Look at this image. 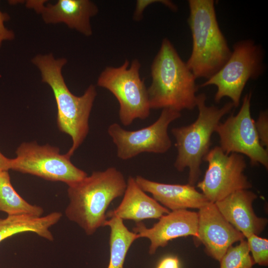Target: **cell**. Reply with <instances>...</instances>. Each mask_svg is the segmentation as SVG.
<instances>
[{"label":"cell","mask_w":268,"mask_h":268,"mask_svg":"<svg viewBox=\"0 0 268 268\" xmlns=\"http://www.w3.org/2000/svg\"><path fill=\"white\" fill-rule=\"evenodd\" d=\"M67 62L65 58L56 59L52 53L37 54L31 60L40 72L42 81L53 92L57 106L58 127L72 139L71 146L66 153L70 157L88 133L89 118L97 91L95 86L91 84L82 95L73 94L62 74V68Z\"/></svg>","instance_id":"obj_1"},{"label":"cell","mask_w":268,"mask_h":268,"mask_svg":"<svg viewBox=\"0 0 268 268\" xmlns=\"http://www.w3.org/2000/svg\"><path fill=\"white\" fill-rule=\"evenodd\" d=\"M127 181L114 167L94 171L90 176L68 186L69 203L65 215L88 235L104 226L106 211L111 202L124 195Z\"/></svg>","instance_id":"obj_2"},{"label":"cell","mask_w":268,"mask_h":268,"mask_svg":"<svg viewBox=\"0 0 268 268\" xmlns=\"http://www.w3.org/2000/svg\"><path fill=\"white\" fill-rule=\"evenodd\" d=\"M151 75L147 88L151 109L170 108L180 112L196 107V78L167 38L152 62Z\"/></svg>","instance_id":"obj_3"},{"label":"cell","mask_w":268,"mask_h":268,"mask_svg":"<svg viewBox=\"0 0 268 268\" xmlns=\"http://www.w3.org/2000/svg\"><path fill=\"white\" fill-rule=\"evenodd\" d=\"M188 23L193 47L186 63L196 78L209 79L230 58L232 51L222 33L213 0H189Z\"/></svg>","instance_id":"obj_4"},{"label":"cell","mask_w":268,"mask_h":268,"mask_svg":"<svg viewBox=\"0 0 268 268\" xmlns=\"http://www.w3.org/2000/svg\"><path fill=\"white\" fill-rule=\"evenodd\" d=\"M206 99L204 94L197 95L198 115L196 121L189 125L171 130L178 152L174 167L180 172L188 168L189 184L193 186L201 175V165L210 150L212 134L215 132L221 118L234 107L231 102L221 108L208 106Z\"/></svg>","instance_id":"obj_5"},{"label":"cell","mask_w":268,"mask_h":268,"mask_svg":"<svg viewBox=\"0 0 268 268\" xmlns=\"http://www.w3.org/2000/svg\"><path fill=\"white\" fill-rule=\"evenodd\" d=\"M128 60L118 67H107L100 74L97 85L107 89L117 99L119 119L128 126L136 119L144 120L150 115L147 88L140 78V63L134 60L131 65Z\"/></svg>","instance_id":"obj_6"},{"label":"cell","mask_w":268,"mask_h":268,"mask_svg":"<svg viewBox=\"0 0 268 268\" xmlns=\"http://www.w3.org/2000/svg\"><path fill=\"white\" fill-rule=\"evenodd\" d=\"M263 58L261 47L254 41L249 39L237 42L225 65L201 87L215 85L217 87L214 96L216 102L227 97L234 107H237L248 80L256 79L263 73Z\"/></svg>","instance_id":"obj_7"},{"label":"cell","mask_w":268,"mask_h":268,"mask_svg":"<svg viewBox=\"0 0 268 268\" xmlns=\"http://www.w3.org/2000/svg\"><path fill=\"white\" fill-rule=\"evenodd\" d=\"M15 153L16 157L11 159L10 169L20 173L62 182L67 186L88 176L72 164L67 154H61L59 148L49 144L40 145L35 141L23 142Z\"/></svg>","instance_id":"obj_8"},{"label":"cell","mask_w":268,"mask_h":268,"mask_svg":"<svg viewBox=\"0 0 268 268\" xmlns=\"http://www.w3.org/2000/svg\"><path fill=\"white\" fill-rule=\"evenodd\" d=\"M181 116L180 112L165 108L155 122L138 130L128 131L117 123L110 125L107 132L117 147L118 157L125 160L143 152H166L172 146L169 126Z\"/></svg>","instance_id":"obj_9"},{"label":"cell","mask_w":268,"mask_h":268,"mask_svg":"<svg viewBox=\"0 0 268 268\" xmlns=\"http://www.w3.org/2000/svg\"><path fill=\"white\" fill-rule=\"evenodd\" d=\"M203 160L208 167L197 187L209 202L215 203L233 192L252 187L244 173L246 163L242 154H227L216 146L209 150Z\"/></svg>","instance_id":"obj_10"},{"label":"cell","mask_w":268,"mask_h":268,"mask_svg":"<svg viewBox=\"0 0 268 268\" xmlns=\"http://www.w3.org/2000/svg\"><path fill=\"white\" fill-rule=\"evenodd\" d=\"M252 93L245 95L238 113L232 114L217 127L220 147L227 154H244L252 165H262L268 168V152L261 144L251 114Z\"/></svg>","instance_id":"obj_11"},{"label":"cell","mask_w":268,"mask_h":268,"mask_svg":"<svg viewBox=\"0 0 268 268\" xmlns=\"http://www.w3.org/2000/svg\"><path fill=\"white\" fill-rule=\"evenodd\" d=\"M45 0H27L25 5L40 14L46 24L64 23L67 26L89 37L92 34L91 17L98 12V7L89 0H59L55 4Z\"/></svg>","instance_id":"obj_12"},{"label":"cell","mask_w":268,"mask_h":268,"mask_svg":"<svg viewBox=\"0 0 268 268\" xmlns=\"http://www.w3.org/2000/svg\"><path fill=\"white\" fill-rule=\"evenodd\" d=\"M198 213L196 239L205 247L206 253L219 262L234 243L245 236L233 227L220 212L214 203L209 202Z\"/></svg>","instance_id":"obj_13"},{"label":"cell","mask_w":268,"mask_h":268,"mask_svg":"<svg viewBox=\"0 0 268 268\" xmlns=\"http://www.w3.org/2000/svg\"><path fill=\"white\" fill-rule=\"evenodd\" d=\"M198 213L187 209L170 211L162 216L151 228L142 222H136L133 231L139 238H146L150 241L149 253L154 254L159 247L166 246L168 242L177 238L193 236L198 237Z\"/></svg>","instance_id":"obj_14"},{"label":"cell","mask_w":268,"mask_h":268,"mask_svg":"<svg viewBox=\"0 0 268 268\" xmlns=\"http://www.w3.org/2000/svg\"><path fill=\"white\" fill-rule=\"evenodd\" d=\"M257 197L252 191L241 190L214 203L226 220L247 238L252 234L259 235L268 223V219L258 217L253 208V202Z\"/></svg>","instance_id":"obj_15"},{"label":"cell","mask_w":268,"mask_h":268,"mask_svg":"<svg viewBox=\"0 0 268 268\" xmlns=\"http://www.w3.org/2000/svg\"><path fill=\"white\" fill-rule=\"evenodd\" d=\"M135 181L144 192L150 193L153 198L171 211L187 208L200 209L209 201L193 185L169 184L152 181L137 176Z\"/></svg>","instance_id":"obj_16"},{"label":"cell","mask_w":268,"mask_h":268,"mask_svg":"<svg viewBox=\"0 0 268 268\" xmlns=\"http://www.w3.org/2000/svg\"><path fill=\"white\" fill-rule=\"evenodd\" d=\"M170 211L146 194L138 186L135 178L130 176L121 202L114 210L107 212L106 216H116L122 220L138 222L146 219H159Z\"/></svg>","instance_id":"obj_17"},{"label":"cell","mask_w":268,"mask_h":268,"mask_svg":"<svg viewBox=\"0 0 268 268\" xmlns=\"http://www.w3.org/2000/svg\"><path fill=\"white\" fill-rule=\"evenodd\" d=\"M62 216L60 212H53L43 216L28 215H7L0 218V243L13 235L33 232L49 241L54 237L50 228L57 223Z\"/></svg>","instance_id":"obj_18"},{"label":"cell","mask_w":268,"mask_h":268,"mask_svg":"<svg viewBox=\"0 0 268 268\" xmlns=\"http://www.w3.org/2000/svg\"><path fill=\"white\" fill-rule=\"evenodd\" d=\"M109 218L104 225V226H108L110 228V256L107 268H123L129 248L133 243L139 238L137 234L128 229L122 219L116 216Z\"/></svg>","instance_id":"obj_19"},{"label":"cell","mask_w":268,"mask_h":268,"mask_svg":"<svg viewBox=\"0 0 268 268\" xmlns=\"http://www.w3.org/2000/svg\"><path fill=\"white\" fill-rule=\"evenodd\" d=\"M0 211L7 215L42 216L44 210L23 199L13 187L8 171L0 172Z\"/></svg>","instance_id":"obj_20"},{"label":"cell","mask_w":268,"mask_h":268,"mask_svg":"<svg viewBox=\"0 0 268 268\" xmlns=\"http://www.w3.org/2000/svg\"><path fill=\"white\" fill-rule=\"evenodd\" d=\"M219 262L220 268H253L255 264L245 239L230 246Z\"/></svg>","instance_id":"obj_21"},{"label":"cell","mask_w":268,"mask_h":268,"mask_svg":"<svg viewBox=\"0 0 268 268\" xmlns=\"http://www.w3.org/2000/svg\"><path fill=\"white\" fill-rule=\"evenodd\" d=\"M247 242L255 264L262 266L268 265V240L266 238L252 234L248 237Z\"/></svg>","instance_id":"obj_22"},{"label":"cell","mask_w":268,"mask_h":268,"mask_svg":"<svg viewBox=\"0 0 268 268\" xmlns=\"http://www.w3.org/2000/svg\"><path fill=\"white\" fill-rule=\"evenodd\" d=\"M255 127L260 142L263 146L268 145V111L261 112L255 122Z\"/></svg>","instance_id":"obj_23"},{"label":"cell","mask_w":268,"mask_h":268,"mask_svg":"<svg viewBox=\"0 0 268 268\" xmlns=\"http://www.w3.org/2000/svg\"><path fill=\"white\" fill-rule=\"evenodd\" d=\"M160 2L165 4L170 9L175 11L177 9L176 5L172 1L167 0H138L136 2L135 9L133 15L135 21H139L142 18L143 11L145 8L152 3Z\"/></svg>","instance_id":"obj_24"},{"label":"cell","mask_w":268,"mask_h":268,"mask_svg":"<svg viewBox=\"0 0 268 268\" xmlns=\"http://www.w3.org/2000/svg\"><path fill=\"white\" fill-rule=\"evenodd\" d=\"M10 19V15L7 13L2 12L0 9V49L3 41H11L15 38L13 31L7 29L4 25V22Z\"/></svg>","instance_id":"obj_25"},{"label":"cell","mask_w":268,"mask_h":268,"mask_svg":"<svg viewBox=\"0 0 268 268\" xmlns=\"http://www.w3.org/2000/svg\"><path fill=\"white\" fill-rule=\"evenodd\" d=\"M155 268H180V263L176 256H168L162 258Z\"/></svg>","instance_id":"obj_26"},{"label":"cell","mask_w":268,"mask_h":268,"mask_svg":"<svg viewBox=\"0 0 268 268\" xmlns=\"http://www.w3.org/2000/svg\"><path fill=\"white\" fill-rule=\"evenodd\" d=\"M11 159L8 158L0 151V172L10 169Z\"/></svg>","instance_id":"obj_27"}]
</instances>
